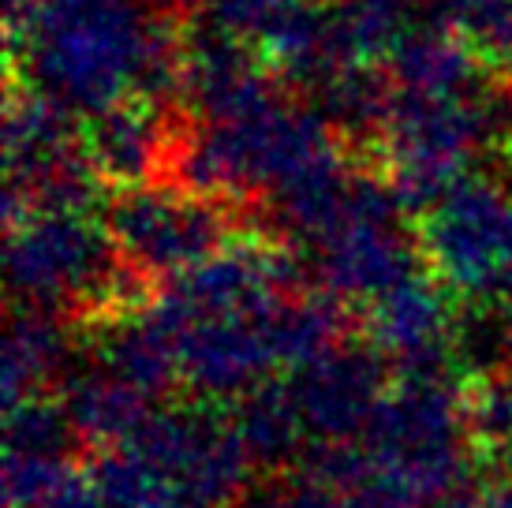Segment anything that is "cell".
Returning <instances> with one entry per match:
<instances>
[{
    "label": "cell",
    "mask_w": 512,
    "mask_h": 508,
    "mask_svg": "<svg viewBox=\"0 0 512 508\" xmlns=\"http://www.w3.org/2000/svg\"><path fill=\"white\" fill-rule=\"evenodd\" d=\"M453 325L449 288L430 269H419L363 307V340L397 363V370L453 363Z\"/></svg>",
    "instance_id": "obj_13"
},
{
    "label": "cell",
    "mask_w": 512,
    "mask_h": 508,
    "mask_svg": "<svg viewBox=\"0 0 512 508\" xmlns=\"http://www.w3.org/2000/svg\"><path fill=\"white\" fill-rule=\"evenodd\" d=\"M393 4H408V0H393Z\"/></svg>",
    "instance_id": "obj_28"
},
{
    "label": "cell",
    "mask_w": 512,
    "mask_h": 508,
    "mask_svg": "<svg viewBox=\"0 0 512 508\" xmlns=\"http://www.w3.org/2000/svg\"><path fill=\"white\" fill-rule=\"evenodd\" d=\"M232 423L240 430L247 452L262 467L296 464L303 452L307 426L299 415L296 393L288 378H266L255 389H247L240 400H232Z\"/></svg>",
    "instance_id": "obj_17"
},
{
    "label": "cell",
    "mask_w": 512,
    "mask_h": 508,
    "mask_svg": "<svg viewBox=\"0 0 512 508\" xmlns=\"http://www.w3.org/2000/svg\"><path fill=\"white\" fill-rule=\"evenodd\" d=\"M296 4H307V0H202V12H206V19H214L221 27L255 42L262 30L273 27Z\"/></svg>",
    "instance_id": "obj_21"
},
{
    "label": "cell",
    "mask_w": 512,
    "mask_h": 508,
    "mask_svg": "<svg viewBox=\"0 0 512 508\" xmlns=\"http://www.w3.org/2000/svg\"><path fill=\"white\" fill-rule=\"evenodd\" d=\"M8 277L19 303L90 322L154 299V281L120 254L98 213L34 210L8 228Z\"/></svg>",
    "instance_id": "obj_2"
},
{
    "label": "cell",
    "mask_w": 512,
    "mask_h": 508,
    "mask_svg": "<svg viewBox=\"0 0 512 508\" xmlns=\"http://www.w3.org/2000/svg\"><path fill=\"white\" fill-rule=\"evenodd\" d=\"M273 508H348L341 490H329V486H318V482L296 479L288 486H277L270 494Z\"/></svg>",
    "instance_id": "obj_24"
},
{
    "label": "cell",
    "mask_w": 512,
    "mask_h": 508,
    "mask_svg": "<svg viewBox=\"0 0 512 508\" xmlns=\"http://www.w3.org/2000/svg\"><path fill=\"white\" fill-rule=\"evenodd\" d=\"M124 445L206 508L236 505L258 467L232 423V411H217L214 400L202 396L184 408L150 411Z\"/></svg>",
    "instance_id": "obj_6"
},
{
    "label": "cell",
    "mask_w": 512,
    "mask_h": 508,
    "mask_svg": "<svg viewBox=\"0 0 512 508\" xmlns=\"http://www.w3.org/2000/svg\"><path fill=\"white\" fill-rule=\"evenodd\" d=\"M438 4V12H441V19L449 23V27H464L468 19H475V15L483 12V8H490L494 0H434Z\"/></svg>",
    "instance_id": "obj_25"
},
{
    "label": "cell",
    "mask_w": 512,
    "mask_h": 508,
    "mask_svg": "<svg viewBox=\"0 0 512 508\" xmlns=\"http://www.w3.org/2000/svg\"><path fill=\"white\" fill-rule=\"evenodd\" d=\"M273 307V303H270ZM270 307L247 314H195L180 337V381L202 400H240L281 370L270 337Z\"/></svg>",
    "instance_id": "obj_10"
},
{
    "label": "cell",
    "mask_w": 512,
    "mask_h": 508,
    "mask_svg": "<svg viewBox=\"0 0 512 508\" xmlns=\"http://www.w3.org/2000/svg\"><path fill=\"white\" fill-rule=\"evenodd\" d=\"M38 508H109V501L101 494V486L90 467H86V471L83 467H72V471L60 479L57 490L45 497Z\"/></svg>",
    "instance_id": "obj_23"
},
{
    "label": "cell",
    "mask_w": 512,
    "mask_h": 508,
    "mask_svg": "<svg viewBox=\"0 0 512 508\" xmlns=\"http://www.w3.org/2000/svg\"><path fill=\"white\" fill-rule=\"evenodd\" d=\"M4 225L27 217L30 198L68 172L90 169L83 157V116L34 86H12L4 113Z\"/></svg>",
    "instance_id": "obj_8"
},
{
    "label": "cell",
    "mask_w": 512,
    "mask_h": 508,
    "mask_svg": "<svg viewBox=\"0 0 512 508\" xmlns=\"http://www.w3.org/2000/svg\"><path fill=\"white\" fill-rule=\"evenodd\" d=\"M180 131L169 105L154 98H124L113 109L83 120V157L105 187H139L169 176Z\"/></svg>",
    "instance_id": "obj_12"
},
{
    "label": "cell",
    "mask_w": 512,
    "mask_h": 508,
    "mask_svg": "<svg viewBox=\"0 0 512 508\" xmlns=\"http://www.w3.org/2000/svg\"><path fill=\"white\" fill-rule=\"evenodd\" d=\"M464 423L475 449L486 456L512 441V367L464 378Z\"/></svg>",
    "instance_id": "obj_19"
},
{
    "label": "cell",
    "mask_w": 512,
    "mask_h": 508,
    "mask_svg": "<svg viewBox=\"0 0 512 508\" xmlns=\"http://www.w3.org/2000/svg\"><path fill=\"white\" fill-rule=\"evenodd\" d=\"M79 367L72 333L60 325V314L23 307L12 314L8 340H4V404L12 408L19 400L38 393H57L60 381Z\"/></svg>",
    "instance_id": "obj_16"
},
{
    "label": "cell",
    "mask_w": 512,
    "mask_h": 508,
    "mask_svg": "<svg viewBox=\"0 0 512 508\" xmlns=\"http://www.w3.org/2000/svg\"><path fill=\"white\" fill-rule=\"evenodd\" d=\"M430 508H512V482L505 475L483 482L468 479L445 497H438Z\"/></svg>",
    "instance_id": "obj_22"
},
{
    "label": "cell",
    "mask_w": 512,
    "mask_h": 508,
    "mask_svg": "<svg viewBox=\"0 0 512 508\" xmlns=\"http://www.w3.org/2000/svg\"><path fill=\"white\" fill-rule=\"evenodd\" d=\"M184 27L150 0H23L8 8V45L27 86L75 116L124 98L180 101Z\"/></svg>",
    "instance_id": "obj_1"
},
{
    "label": "cell",
    "mask_w": 512,
    "mask_h": 508,
    "mask_svg": "<svg viewBox=\"0 0 512 508\" xmlns=\"http://www.w3.org/2000/svg\"><path fill=\"white\" fill-rule=\"evenodd\" d=\"M490 460L498 464V475H505V479L512 482V441H505L501 449H494L490 452Z\"/></svg>",
    "instance_id": "obj_26"
},
{
    "label": "cell",
    "mask_w": 512,
    "mask_h": 508,
    "mask_svg": "<svg viewBox=\"0 0 512 508\" xmlns=\"http://www.w3.org/2000/svg\"><path fill=\"white\" fill-rule=\"evenodd\" d=\"M419 251L460 299L512 303V195L486 176H464L419 213Z\"/></svg>",
    "instance_id": "obj_4"
},
{
    "label": "cell",
    "mask_w": 512,
    "mask_h": 508,
    "mask_svg": "<svg viewBox=\"0 0 512 508\" xmlns=\"http://www.w3.org/2000/svg\"><path fill=\"white\" fill-rule=\"evenodd\" d=\"M374 464L415 505L468 482L475 441L464 423V374L453 363L400 370L363 430Z\"/></svg>",
    "instance_id": "obj_3"
},
{
    "label": "cell",
    "mask_w": 512,
    "mask_h": 508,
    "mask_svg": "<svg viewBox=\"0 0 512 508\" xmlns=\"http://www.w3.org/2000/svg\"><path fill=\"white\" fill-rule=\"evenodd\" d=\"M4 445H8V452L68 456V452H72L75 445H83V441L75 434L72 415L64 408L60 393H38L8 408Z\"/></svg>",
    "instance_id": "obj_18"
},
{
    "label": "cell",
    "mask_w": 512,
    "mask_h": 508,
    "mask_svg": "<svg viewBox=\"0 0 512 508\" xmlns=\"http://www.w3.org/2000/svg\"><path fill=\"white\" fill-rule=\"evenodd\" d=\"M228 508H273L270 494H258V497H243V501H236V505H228Z\"/></svg>",
    "instance_id": "obj_27"
},
{
    "label": "cell",
    "mask_w": 512,
    "mask_h": 508,
    "mask_svg": "<svg viewBox=\"0 0 512 508\" xmlns=\"http://www.w3.org/2000/svg\"><path fill=\"white\" fill-rule=\"evenodd\" d=\"M311 441L359 438L389 389V359L370 340H341L314 363L288 370Z\"/></svg>",
    "instance_id": "obj_9"
},
{
    "label": "cell",
    "mask_w": 512,
    "mask_h": 508,
    "mask_svg": "<svg viewBox=\"0 0 512 508\" xmlns=\"http://www.w3.org/2000/svg\"><path fill=\"white\" fill-rule=\"evenodd\" d=\"M299 281V258L285 243L247 236L228 240L206 262L176 277L172 292L195 314H247L296 292Z\"/></svg>",
    "instance_id": "obj_11"
},
{
    "label": "cell",
    "mask_w": 512,
    "mask_h": 508,
    "mask_svg": "<svg viewBox=\"0 0 512 508\" xmlns=\"http://www.w3.org/2000/svg\"><path fill=\"white\" fill-rule=\"evenodd\" d=\"M105 221L120 254L150 281H176L232 240V206L176 180L124 187Z\"/></svg>",
    "instance_id": "obj_5"
},
{
    "label": "cell",
    "mask_w": 512,
    "mask_h": 508,
    "mask_svg": "<svg viewBox=\"0 0 512 508\" xmlns=\"http://www.w3.org/2000/svg\"><path fill=\"white\" fill-rule=\"evenodd\" d=\"M57 393L72 415L79 441L94 445V449L124 445L154 411V396L143 393L139 385H131L128 378L113 374L109 367H101L98 359L90 367L79 363L60 381Z\"/></svg>",
    "instance_id": "obj_15"
},
{
    "label": "cell",
    "mask_w": 512,
    "mask_h": 508,
    "mask_svg": "<svg viewBox=\"0 0 512 508\" xmlns=\"http://www.w3.org/2000/svg\"><path fill=\"white\" fill-rule=\"evenodd\" d=\"M486 60L456 27H408L397 49L385 60V71L404 94L427 98H460L483 90Z\"/></svg>",
    "instance_id": "obj_14"
},
{
    "label": "cell",
    "mask_w": 512,
    "mask_h": 508,
    "mask_svg": "<svg viewBox=\"0 0 512 508\" xmlns=\"http://www.w3.org/2000/svg\"><path fill=\"white\" fill-rule=\"evenodd\" d=\"M277 90V71L266 64L251 38L199 19L180 34V101L210 120H236L270 105Z\"/></svg>",
    "instance_id": "obj_7"
},
{
    "label": "cell",
    "mask_w": 512,
    "mask_h": 508,
    "mask_svg": "<svg viewBox=\"0 0 512 508\" xmlns=\"http://www.w3.org/2000/svg\"><path fill=\"white\" fill-rule=\"evenodd\" d=\"M72 467V456L8 452L4 456V508H38Z\"/></svg>",
    "instance_id": "obj_20"
}]
</instances>
